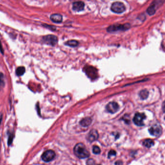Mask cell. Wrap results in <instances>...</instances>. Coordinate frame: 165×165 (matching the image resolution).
Wrapping results in <instances>:
<instances>
[{"instance_id": "cell-23", "label": "cell", "mask_w": 165, "mask_h": 165, "mask_svg": "<svg viewBox=\"0 0 165 165\" xmlns=\"http://www.w3.org/2000/svg\"><path fill=\"white\" fill-rule=\"evenodd\" d=\"M13 141V136H9V139L8 140V144L10 145L12 143V141Z\"/></svg>"}, {"instance_id": "cell-9", "label": "cell", "mask_w": 165, "mask_h": 165, "mask_svg": "<svg viewBox=\"0 0 165 165\" xmlns=\"http://www.w3.org/2000/svg\"><path fill=\"white\" fill-rule=\"evenodd\" d=\"M149 133L154 136H159L162 133V128L158 125L152 126L149 129Z\"/></svg>"}, {"instance_id": "cell-27", "label": "cell", "mask_w": 165, "mask_h": 165, "mask_svg": "<svg viewBox=\"0 0 165 165\" xmlns=\"http://www.w3.org/2000/svg\"></svg>"}, {"instance_id": "cell-22", "label": "cell", "mask_w": 165, "mask_h": 165, "mask_svg": "<svg viewBox=\"0 0 165 165\" xmlns=\"http://www.w3.org/2000/svg\"><path fill=\"white\" fill-rule=\"evenodd\" d=\"M94 164H95V162L94 160L91 158L89 159L86 162L87 165H94Z\"/></svg>"}, {"instance_id": "cell-2", "label": "cell", "mask_w": 165, "mask_h": 165, "mask_svg": "<svg viewBox=\"0 0 165 165\" xmlns=\"http://www.w3.org/2000/svg\"><path fill=\"white\" fill-rule=\"evenodd\" d=\"M130 28V25L129 23H126L124 24H116L109 26L106 29V31L109 33H113L118 31H124L128 30Z\"/></svg>"}, {"instance_id": "cell-14", "label": "cell", "mask_w": 165, "mask_h": 165, "mask_svg": "<svg viewBox=\"0 0 165 165\" xmlns=\"http://www.w3.org/2000/svg\"><path fill=\"white\" fill-rule=\"evenodd\" d=\"M156 11V5L154 2L151 4V5L147 9V12L150 16H152L155 14Z\"/></svg>"}, {"instance_id": "cell-7", "label": "cell", "mask_w": 165, "mask_h": 165, "mask_svg": "<svg viewBox=\"0 0 165 165\" xmlns=\"http://www.w3.org/2000/svg\"><path fill=\"white\" fill-rule=\"evenodd\" d=\"M55 153L52 150H49L45 151L41 156L42 159L46 162H49L52 161L55 157Z\"/></svg>"}, {"instance_id": "cell-21", "label": "cell", "mask_w": 165, "mask_h": 165, "mask_svg": "<svg viewBox=\"0 0 165 165\" xmlns=\"http://www.w3.org/2000/svg\"><path fill=\"white\" fill-rule=\"evenodd\" d=\"M116 151H115L114 150H111L110 151H109V153L108 154V157L110 158L111 157H112V156H116Z\"/></svg>"}, {"instance_id": "cell-18", "label": "cell", "mask_w": 165, "mask_h": 165, "mask_svg": "<svg viewBox=\"0 0 165 165\" xmlns=\"http://www.w3.org/2000/svg\"><path fill=\"white\" fill-rule=\"evenodd\" d=\"M16 74L18 76H21L25 72V68L24 66H19L16 69Z\"/></svg>"}, {"instance_id": "cell-3", "label": "cell", "mask_w": 165, "mask_h": 165, "mask_svg": "<svg viewBox=\"0 0 165 165\" xmlns=\"http://www.w3.org/2000/svg\"><path fill=\"white\" fill-rule=\"evenodd\" d=\"M83 71L86 75L92 80H94L98 78V71L97 69L92 66H85L83 68Z\"/></svg>"}, {"instance_id": "cell-20", "label": "cell", "mask_w": 165, "mask_h": 165, "mask_svg": "<svg viewBox=\"0 0 165 165\" xmlns=\"http://www.w3.org/2000/svg\"><path fill=\"white\" fill-rule=\"evenodd\" d=\"M93 151L94 154H98L101 152V150L98 146H94L93 147Z\"/></svg>"}, {"instance_id": "cell-10", "label": "cell", "mask_w": 165, "mask_h": 165, "mask_svg": "<svg viewBox=\"0 0 165 165\" xmlns=\"http://www.w3.org/2000/svg\"><path fill=\"white\" fill-rule=\"evenodd\" d=\"M85 4L83 1H75L73 3L72 9L74 11L80 12L84 9Z\"/></svg>"}, {"instance_id": "cell-17", "label": "cell", "mask_w": 165, "mask_h": 165, "mask_svg": "<svg viewBox=\"0 0 165 165\" xmlns=\"http://www.w3.org/2000/svg\"><path fill=\"white\" fill-rule=\"evenodd\" d=\"M143 144L146 147L150 148L154 145V141L151 139H147L144 141Z\"/></svg>"}, {"instance_id": "cell-6", "label": "cell", "mask_w": 165, "mask_h": 165, "mask_svg": "<svg viewBox=\"0 0 165 165\" xmlns=\"http://www.w3.org/2000/svg\"><path fill=\"white\" fill-rule=\"evenodd\" d=\"M146 119L144 113H136L133 118V121L136 126H141L144 125V120Z\"/></svg>"}, {"instance_id": "cell-1", "label": "cell", "mask_w": 165, "mask_h": 165, "mask_svg": "<svg viewBox=\"0 0 165 165\" xmlns=\"http://www.w3.org/2000/svg\"><path fill=\"white\" fill-rule=\"evenodd\" d=\"M74 152L77 157L81 159L87 158L90 156L89 151L87 150L84 145L81 143L76 145L74 148Z\"/></svg>"}, {"instance_id": "cell-11", "label": "cell", "mask_w": 165, "mask_h": 165, "mask_svg": "<svg viewBox=\"0 0 165 165\" xmlns=\"http://www.w3.org/2000/svg\"><path fill=\"white\" fill-rule=\"evenodd\" d=\"M99 136L98 132L96 130H91L88 135L87 139L90 142H94L97 140Z\"/></svg>"}, {"instance_id": "cell-8", "label": "cell", "mask_w": 165, "mask_h": 165, "mask_svg": "<svg viewBox=\"0 0 165 165\" xmlns=\"http://www.w3.org/2000/svg\"><path fill=\"white\" fill-rule=\"evenodd\" d=\"M119 108V105L115 102H109L106 106V111L109 113H112V114L116 113L118 111Z\"/></svg>"}, {"instance_id": "cell-15", "label": "cell", "mask_w": 165, "mask_h": 165, "mask_svg": "<svg viewBox=\"0 0 165 165\" xmlns=\"http://www.w3.org/2000/svg\"><path fill=\"white\" fill-rule=\"evenodd\" d=\"M139 95L141 99L143 100L146 99L149 96V91L146 89H144L139 92Z\"/></svg>"}, {"instance_id": "cell-13", "label": "cell", "mask_w": 165, "mask_h": 165, "mask_svg": "<svg viewBox=\"0 0 165 165\" xmlns=\"http://www.w3.org/2000/svg\"><path fill=\"white\" fill-rule=\"evenodd\" d=\"M91 119L90 118H85L80 121V124L83 127H88L91 124Z\"/></svg>"}, {"instance_id": "cell-12", "label": "cell", "mask_w": 165, "mask_h": 165, "mask_svg": "<svg viewBox=\"0 0 165 165\" xmlns=\"http://www.w3.org/2000/svg\"><path fill=\"white\" fill-rule=\"evenodd\" d=\"M51 19L55 23H61L63 21V16L59 14H54L51 15Z\"/></svg>"}, {"instance_id": "cell-24", "label": "cell", "mask_w": 165, "mask_h": 165, "mask_svg": "<svg viewBox=\"0 0 165 165\" xmlns=\"http://www.w3.org/2000/svg\"><path fill=\"white\" fill-rule=\"evenodd\" d=\"M0 50L1 51V52H2V53H4L3 52V48H2V46H1V42H0Z\"/></svg>"}, {"instance_id": "cell-16", "label": "cell", "mask_w": 165, "mask_h": 165, "mask_svg": "<svg viewBox=\"0 0 165 165\" xmlns=\"http://www.w3.org/2000/svg\"><path fill=\"white\" fill-rule=\"evenodd\" d=\"M65 45L70 47H76L79 45V43L78 41L75 40H69L65 43Z\"/></svg>"}, {"instance_id": "cell-5", "label": "cell", "mask_w": 165, "mask_h": 165, "mask_svg": "<svg viewBox=\"0 0 165 165\" xmlns=\"http://www.w3.org/2000/svg\"><path fill=\"white\" fill-rule=\"evenodd\" d=\"M42 41L45 44L54 46L57 43L58 38L54 35L49 34L43 37Z\"/></svg>"}, {"instance_id": "cell-4", "label": "cell", "mask_w": 165, "mask_h": 165, "mask_svg": "<svg viewBox=\"0 0 165 165\" xmlns=\"http://www.w3.org/2000/svg\"><path fill=\"white\" fill-rule=\"evenodd\" d=\"M111 10L117 14H121L126 11V6L123 3L116 1L112 4L111 6Z\"/></svg>"}, {"instance_id": "cell-25", "label": "cell", "mask_w": 165, "mask_h": 165, "mask_svg": "<svg viewBox=\"0 0 165 165\" xmlns=\"http://www.w3.org/2000/svg\"><path fill=\"white\" fill-rule=\"evenodd\" d=\"M115 164H116V165H122V162L121 161H118V162H116Z\"/></svg>"}, {"instance_id": "cell-26", "label": "cell", "mask_w": 165, "mask_h": 165, "mask_svg": "<svg viewBox=\"0 0 165 165\" xmlns=\"http://www.w3.org/2000/svg\"><path fill=\"white\" fill-rule=\"evenodd\" d=\"M1 120H2V114H0V124L1 123Z\"/></svg>"}, {"instance_id": "cell-19", "label": "cell", "mask_w": 165, "mask_h": 165, "mask_svg": "<svg viewBox=\"0 0 165 165\" xmlns=\"http://www.w3.org/2000/svg\"><path fill=\"white\" fill-rule=\"evenodd\" d=\"M4 84V76L2 73L0 72V90L3 89Z\"/></svg>"}]
</instances>
